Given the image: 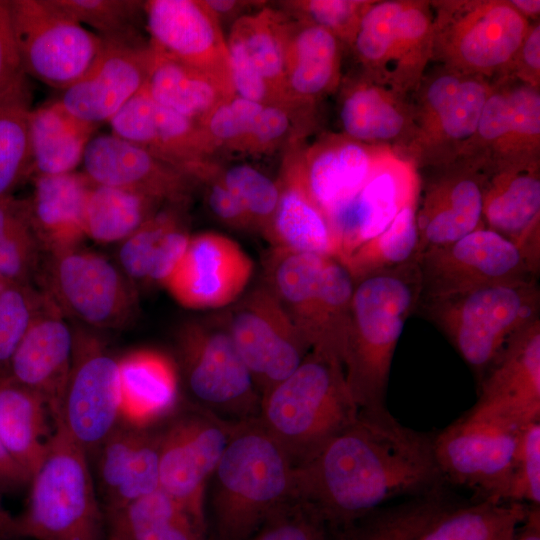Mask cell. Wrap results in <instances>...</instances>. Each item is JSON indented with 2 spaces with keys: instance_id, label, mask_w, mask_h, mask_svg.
I'll list each match as a JSON object with an SVG mask.
<instances>
[{
  "instance_id": "cell-17",
  "label": "cell",
  "mask_w": 540,
  "mask_h": 540,
  "mask_svg": "<svg viewBox=\"0 0 540 540\" xmlns=\"http://www.w3.org/2000/svg\"><path fill=\"white\" fill-rule=\"evenodd\" d=\"M224 316L261 398L293 373L311 350L264 283L230 305Z\"/></svg>"
},
{
  "instance_id": "cell-60",
  "label": "cell",
  "mask_w": 540,
  "mask_h": 540,
  "mask_svg": "<svg viewBox=\"0 0 540 540\" xmlns=\"http://www.w3.org/2000/svg\"><path fill=\"white\" fill-rule=\"evenodd\" d=\"M205 5L220 21L222 18H228L238 14L249 5L255 2L233 1V0H203Z\"/></svg>"
},
{
  "instance_id": "cell-26",
  "label": "cell",
  "mask_w": 540,
  "mask_h": 540,
  "mask_svg": "<svg viewBox=\"0 0 540 540\" xmlns=\"http://www.w3.org/2000/svg\"><path fill=\"white\" fill-rule=\"evenodd\" d=\"M144 15L152 47L211 76L235 94L227 40L203 0L145 1Z\"/></svg>"
},
{
  "instance_id": "cell-56",
  "label": "cell",
  "mask_w": 540,
  "mask_h": 540,
  "mask_svg": "<svg viewBox=\"0 0 540 540\" xmlns=\"http://www.w3.org/2000/svg\"><path fill=\"white\" fill-rule=\"evenodd\" d=\"M24 76L26 74L16 43L10 0H0V95Z\"/></svg>"
},
{
  "instance_id": "cell-10",
  "label": "cell",
  "mask_w": 540,
  "mask_h": 540,
  "mask_svg": "<svg viewBox=\"0 0 540 540\" xmlns=\"http://www.w3.org/2000/svg\"><path fill=\"white\" fill-rule=\"evenodd\" d=\"M432 59L466 75H508L530 25L507 0L431 1Z\"/></svg>"
},
{
  "instance_id": "cell-48",
  "label": "cell",
  "mask_w": 540,
  "mask_h": 540,
  "mask_svg": "<svg viewBox=\"0 0 540 540\" xmlns=\"http://www.w3.org/2000/svg\"><path fill=\"white\" fill-rule=\"evenodd\" d=\"M80 24L97 31L103 40L145 44L140 33L144 2L137 0H53Z\"/></svg>"
},
{
  "instance_id": "cell-47",
  "label": "cell",
  "mask_w": 540,
  "mask_h": 540,
  "mask_svg": "<svg viewBox=\"0 0 540 540\" xmlns=\"http://www.w3.org/2000/svg\"><path fill=\"white\" fill-rule=\"evenodd\" d=\"M42 254L23 199L0 198V282L34 285Z\"/></svg>"
},
{
  "instance_id": "cell-11",
  "label": "cell",
  "mask_w": 540,
  "mask_h": 540,
  "mask_svg": "<svg viewBox=\"0 0 540 540\" xmlns=\"http://www.w3.org/2000/svg\"><path fill=\"white\" fill-rule=\"evenodd\" d=\"M35 283L65 318L92 329H123L138 313L136 286L119 266L80 246L43 253Z\"/></svg>"
},
{
  "instance_id": "cell-39",
  "label": "cell",
  "mask_w": 540,
  "mask_h": 540,
  "mask_svg": "<svg viewBox=\"0 0 540 540\" xmlns=\"http://www.w3.org/2000/svg\"><path fill=\"white\" fill-rule=\"evenodd\" d=\"M49 418L54 419L41 395L6 374L0 376V437L30 478L40 465L57 426L51 427Z\"/></svg>"
},
{
  "instance_id": "cell-31",
  "label": "cell",
  "mask_w": 540,
  "mask_h": 540,
  "mask_svg": "<svg viewBox=\"0 0 540 540\" xmlns=\"http://www.w3.org/2000/svg\"><path fill=\"white\" fill-rule=\"evenodd\" d=\"M281 12L287 91L298 107L311 110L340 87L343 45L325 28Z\"/></svg>"
},
{
  "instance_id": "cell-13",
  "label": "cell",
  "mask_w": 540,
  "mask_h": 540,
  "mask_svg": "<svg viewBox=\"0 0 540 540\" xmlns=\"http://www.w3.org/2000/svg\"><path fill=\"white\" fill-rule=\"evenodd\" d=\"M431 1H373L352 42L361 71L410 97L432 59Z\"/></svg>"
},
{
  "instance_id": "cell-19",
  "label": "cell",
  "mask_w": 540,
  "mask_h": 540,
  "mask_svg": "<svg viewBox=\"0 0 540 540\" xmlns=\"http://www.w3.org/2000/svg\"><path fill=\"white\" fill-rule=\"evenodd\" d=\"M522 430L480 421L465 413L434 433L435 459L445 483L470 491L475 499L509 502Z\"/></svg>"
},
{
  "instance_id": "cell-27",
  "label": "cell",
  "mask_w": 540,
  "mask_h": 540,
  "mask_svg": "<svg viewBox=\"0 0 540 540\" xmlns=\"http://www.w3.org/2000/svg\"><path fill=\"white\" fill-rule=\"evenodd\" d=\"M103 40V39H102ZM151 62L147 44L103 40L91 66L57 102L74 117L99 126L145 85Z\"/></svg>"
},
{
  "instance_id": "cell-38",
  "label": "cell",
  "mask_w": 540,
  "mask_h": 540,
  "mask_svg": "<svg viewBox=\"0 0 540 540\" xmlns=\"http://www.w3.org/2000/svg\"><path fill=\"white\" fill-rule=\"evenodd\" d=\"M27 216L43 253L80 246L85 235V205L92 183L84 173L35 176Z\"/></svg>"
},
{
  "instance_id": "cell-7",
  "label": "cell",
  "mask_w": 540,
  "mask_h": 540,
  "mask_svg": "<svg viewBox=\"0 0 540 540\" xmlns=\"http://www.w3.org/2000/svg\"><path fill=\"white\" fill-rule=\"evenodd\" d=\"M420 305L480 382L508 344L540 319V290L537 277H530L485 285Z\"/></svg>"
},
{
  "instance_id": "cell-37",
  "label": "cell",
  "mask_w": 540,
  "mask_h": 540,
  "mask_svg": "<svg viewBox=\"0 0 540 540\" xmlns=\"http://www.w3.org/2000/svg\"><path fill=\"white\" fill-rule=\"evenodd\" d=\"M122 422L151 428L166 422L182 407L174 359L141 349L119 359Z\"/></svg>"
},
{
  "instance_id": "cell-59",
  "label": "cell",
  "mask_w": 540,
  "mask_h": 540,
  "mask_svg": "<svg viewBox=\"0 0 540 540\" xmlns=\"http://www.w3.org/2000/svg\"><path fill=\"white\" fill-rule=\"evenodd\" d=\"M540 505H530L525 521L518 529L514 540H540Z\"/></svg>"
},
{
  "instance_id": "cell-14",
  "label": "cell",
  "mask_w": 540,
  "mask_h": 540,
  "mask_svg": "<svg viewBox=\"0 0 540 540\" xmlns=\"http://www.w3.org/2000/svg\"><path fill=\"white\" fill-rule=\"evenodd\" d=\"M160 427L159 488L207 532L205 492L234 423L186 403Z\"/></svg>"
},
{
  "instance_id": "cell-50",
  "label": "cell",
  "mask_w": 540,
  "mask_h": 540,
  "mask_svg": "<svg viewBox=\"0 0 540 540\" xmlns=\"http://www.w3.org/2000/svg\"><path fill=\"white\" fill-rule=\"evenodd\" d=\"M218 175L238 199L256 232L266 237L279 199L277 181L246 163L220 166Z\"/></svg>"
},
{
  "instance_id": "cell-24",
  "label": "cell",
  "mask_w": 540,
  "mask_h": 540,
  "mask_svg": "<svg viewBox=\"0 0 540 540\" xmlns=\"http://www.w3.org/2000/svg\"><path fill=\"white\" fill-rule=\"evenodd\" d=\"M252 273V259L237 242L216 232H203L190 237L163 287L186 308L219 309L242 296Z\"/></svg>"
},
{
  "instance_id": "cell-16",
  "label": "cell",
  "mask_w": 540,
  "mask_h": 540,
  "mask_svg": "<svg viewBox=\"0 0 540 540\" xmlns=\"http://www.w3.org/2000/svg\"><path fill=\"white\" fill-rule=\"evenodd\" d=\"M70 373L57 422L89 460L122 422L119 359L90 330H73Z\"/></svg>"
},
{
  "instance_id": "cell-22",
  "label": "cell",
  "mask_w": 540,
  "mask_h": 540,
  "mask_svg": "<svg viewBox=\"0 0 540 540\" xmlns=\"http://www.w3.org/2000/svg\"><path fill=\"white\" fill-rule=\"evenodd\" d=\"M112 134L176 167L196 184L208 176L215 153L197 121L154 102L142 88L109 120Z\"/></svg>"
},
{
  "instance_id": "cell-2",
  "label": "cell",
  "mask_w": 540,
  "mask_h": 540,
  "mask_svg": "<svg viewBox=\"0 0 540 540\" xmlns=\"http://www.w3.org/2000/svg\"><path fill=\"white\" fill-rule=\"evenodd\" d=\"M293 466L258 418L234 423L210 479L208 540H247L292 501Z\"/></svg>"
},
{
  "instance_id": "cell-33",
  "label": "cell",
  "mask_w": 540,
  "mask_h": 540,
  "mask_svg": "<svg viewBox=\"0 0 540 540\" xmlns=\"http://www.w3.org/2000/svg\"><path fill=\"white\" fill-rule=\"evenodd\" d=\"M483 222L513 242L530 266L540 269V168L486 174Z\"/></svg>"
},
{
  "instance_id": "cell-3",
  "label": "cell",
  "mask_w": 540,
  "mask_h": 540,
  "mask_svg": "<svg viewBox=\"0 0 540 540\" xmlns=\"http://www.w3.org/2000/svg\"><path fill=\"white\" fill-rule=\"evenodd\" d=\"M421 296L418 261L354 282L342 364L359 410L386 408V389L395 348L404 323L420 305Z\"/></svg>"
},
{
  "instance_id": "cell-18",
  "label": "cell",
  "mask_w": 540,
  "mask_h": 540,
  "mask_svg": "<svg viewBox=\"0 0 540 540\" xmlns=\"http://www.w3.org/2000/svg\"><path fill=\"white\" fill-rule=\"evenodd\" d=\"M460 157L486 174L540 168V89L508 76L492 81L476 131Z\"/></svg>"
},
{
  "instance_id": "cell-36",
  "label": "cell",
  "mask_w": 540,
  "mask_h": 540,
  "mask_svg": "<svg viewBox=\"0 0 540 540\" xmlns=\"http://www.w3.org/2000/svg\"><path fill=\"white\" fill-rule=\"evenodd\" d=\"M279 177L278 204L265 238L273 247L315 253L338 260L327 217L311 196L301 167V145L289 146Z\"/></svg>"
},
{
  "instance_id": "cell-51",
  "label": "cell",
  "mask_w": 540,
  "mask_h": 540,
  "mask_svg": "<svg viewBox=\"0 0 540 540\" xmlns=\"http://www.w3.org/2000/svg\"><path fill=\"white\" fill-rule=\"evenodd\" d=\"M45 302L46 296L34 285L0 282V366L7 367Z\"/></svg>"
},
{
  "instance_id": "cell-6",
  "label": "cell",
  "mask_w": 540,
  "mask_h": 540,
  "mask_svg": "<svg viewBox=\"0 0 540 540\" xmlns=\"http://www.w3.org/2000/svg\"><path fill=\"white\" fill-rule=\"evenodd\" d=\"M15 517V538L106 540L105 515L86 452L58 423Z\"/></svg>"
},
{
  "instance_id": "cell-8",
  "label": "cell",
  "mask_w": 540,
  "mask_h": 540,
  "mask_svg": "<svg viewBox=\"0 0 540 540\" xmlns=\"http://www.w3.org/2000/svg\"><path fill=\"white\" fill-rule=\"evenodd\" d=\"M264 284L311 349L332 352L342 361L354 281L339 260L273 247L265 262Z\"/></svg>"
},
{
  "instance_id": "cell-58",
  "label": "cell",
  "mask_w": 540,
  "mask_h": 540,
  "mask_svg": "<svg viewBox=\"0 0 540 540\" xmlns=\"http://www.w3.org/2000/svg\"><path fill=\"white\" fill-rule=\"evenodd\" d=\"M29 481L30 477L10 455L0 437V488L15 489Z\"/></svg>"
},
{
  "instance_id": "cell-43",
  "label": "cell",
  "mask_w": 540,
  "mask_h": 540,
  "mask_svg": "<svg viewBox=\"0 0 540 540\" xmlns=\"http://www.w3.org/2000/svg\"><path fill=\"white\" fill-rule=\"evenodd\" d=\"M31 103L28 76L0 95V198L32 177Z\"/></svg>"
},
{
  "instance_id": "cell-4",
  "label": "cell",
  "mask_w": 540,
  "mask_h": 540,
  "mask_svg": "<svg viewBox=\"0 0 540 540\" xmlns=\"http://www.w3.org/2000/svg\"><path fill=\"white\" fill-rule=\"evenodd\" d=\"M358 415L341 359L311 349L293 373L262 396L258 420L295 467Z\"/></svg>"
},
{
  "instance_id": "cell-34",
  "label": "cell",
  "mask_w": 540,
  "mask_h": 540,
  "mask_svg": "<svg viewBox=\"0 0 540 540\" xmlns=\"http://www.w3.org/2000/svg\"><path fill=\"white\" fill-rule=\"evenodd\" d=\"M293 118V110L233 95L220 101L198 123L215 152L257 156L296 143Z\"/></svg>"
},
{
  "instance_id": "cell-21",
  "label": "cell",
  "mask_w": 540,
  "mask_h": 540,
  "mask_svg": "<svg viewBox=\"0 0 540 540\" xmlns=\"http://www.w3.org/2000/svg\"><path fill=\"white\" fill-rule=\"evenodd\" d=\"M421 174L416 165L393 148L383 146L358 190L328 216L338 260L382 233L399 211L418 198Z\"/></svg>"
},
{
  "instance_id": "cell-62",
  "label": "cell",
  "mask_w": 540,
  "mask_h": 540,
  "mask_svg": "<svg viewBox=\"0 0 540 540\" xmlns=\"http://www.w3.org/2000/svg\"><path fill=\"white\" fill-rule=\"evenodd\" d=\"M15 517L11 516L0 501V540L15 538Z\"/></svg>"
},
{
  "instance_id": "cell-52",
  "label": "cell",
  "mask_w": 540,
  "mask_h": 540,
  "mask_svg": "<svg viewBox=\"0 0 540 540\" xmlns=\"http://www.w3.org/2000/svg\"><path fill=\"white\" fill-rule=\"evenodd\" d=\"M281 4L283 12L330 31L343 46L351 47L370 0H298Z\"/></svg>"
},
{
  "instance_id": "cell-44",
  "label": "cell",
  "mask_w": 540,
  "mask_h": 540,
  "mask_svg": "<svg viewBox=\"0 0 540 540\" xmlns=\"http://www.w3.org/2000/svg\"><path fill=\"white\" fill-rule=\"evenodd\" d=\"M163 206L138 192L92 184L85 205V235L101 244L120 243Z\"/></svg>"
},
{
  "instance_id": "cell-29",
  "label": "cell",
  "mask_w": 540,
  "mask_h": 540,
  "mask_svg": "<svg viewBox=\"0 0 540 540\" xmlns=\"http://www.w3.org/2000/svg\"><path fill=\"white\" fill-rule=\"evenodd\" d=\"M159 444L158 426L141 428L125 422L102 443L91 461L104 512L124 507L159 488Z\"/></svg>"
},
{
  "instance_id": "cell-30",
  "label": "cell",
  "mask_w": 540,
  "mask_h": 540,
  "mask_svg": "<svg viewBox=\"0 0 540 540\" xmlns=\"http://www.w3.org/2000/svg\"><path fill=\"white\" fill-rule=\"evenodd\" d=\"M73 343V330L46 296L7 365L6 375L41 395L56 422L71 369Z\"/></svg>"
},
{
  "instance_id": "cell-15",
  "label": "cell",
  "mask_w": 540,
  "mask_h": 540,
  "mask_svg": "<svg viewBox=\"0 0 540 540\" xmlns=\"http://www.w3.org/2000/svg\"><path fill=\"white\" fill-rule=\"evenodd\" d=\"M16 43L26 76L65 90L93 63L102 38L53 0H10Z\"/></svg>"
},
{
  "instance_id": "cell-46",
  "label": "cell",
  "mask_w": 540,
  "mask_h": 540,
  "mask_svg": "<svg viewBox=\"0 0 540 540\" xmlns=\"http://www.w3.org/2000/svg\"><path fill=\"white\" fill-rule=\"evenodd\" d=\"M418 198L407 203L379 235L359 246L343 265L354 282L371 274L418 261Z\"/></svg>"
},
{
  "instance_id": "cell-1",
  "label": "cell",
  "mask_w": 540,
  "mask_h": 540,
  "mask_svg": "<svg viewBox=\"0 0 540 540\" xmlns=\"http://www.w3.org/2000/svg\"><path fill=\"white\" fill-rule=\"evenodd\" d=\"M434 433L404 426L387 410L358 418L314 456L292 469V500L340 529L396 499L446 485Z\"/></svg>"
},
{
  "instance_id": "cell-49",
  "label": "cell",
  "mask_w": 540,
  "mask_h": 540,
  "mask_svg": "<svg viewBox=\"0 0 540 540\" xmlns=\"http://www.w3.org/2000/svg\"><path fill=\"white\" fill-rule=\"evenodd\" d=\"M186 207L171 204L163 206L120 242L118 266L135 286L146 284L150 266L167 235L185 223Z\"/></svg>"
},
{
  "instance_id": "cell-12",
  "label": "cell",
  "mask_w": 540,
  "mask_h": 540,
  "mask_svg": "<svg viewBox=\"0 0 540 540\" xmlns=\"http://www.w3.org/2000/svg\"><path fill=\"white\" fill-rule=\"evenodd\" d=\"M492 82L437 65L413 93V132L399 153L418 170L454 162L472 139Z\"/></svg>"
},
{
  "instance_id": "cell-25",
  "label": "cell",
  "mask_w": 540,
  "mask_h": 540,
  "mask_svg": "<svg viewBox=\"0 0 540 540\" xmlns=\"http://www.w3.org/2000/svg\"><path fill=\"white\" fill-rule=\"evenodd\" d=\"M479 389L471 418L514 430L540 421V319L508 344Z\"/></svg>"
},
{
  "instance_id": "cell-20",
  "label": "cell",
  "mask_w": 540,
  "mask_h": 540,
  "mask_svg": "<svg viewBox=\"0 0 540 540\" xmlns=\"http://www.w3.org/2000/svg\"><path fill=\"white\" fill-rule=\"evenodd\" d=\"M418 262L422 277L420 303L538 276L513 242L486 227L426 251Z\"/></svg>"
},
{
  "instance_id": "cell-45",
  "label": "cell",
  "mask_w": 540,
  "mask_h": 540,
  "mask_svg": "<svg viewBox=\"0 0 540 540\" xmlns=\"http://www.w3.org/2000/svg\"><path fill=\"white\" fill-rule=\"evenodd\" d=\"M281 22V11L264 8L238 17L229 37L239 44L250 65L282 104L294 111L302 108L291 100L286 87Z\"/></svg>"
},
{
  "instance_id": "cell-23",
  "label": "cell",
  "mask_w": 540,
  "mask_h": 540,
  "mask_svg": "<svg viewBox=\"0 0 540 540\" xmlns=\"http://www.w3.org/2000/svg\"><path fill=\"white\" fill-rule=\"evenodd\" d=\"M429 170L425 180L421 178L416 208L418 260L428 250L485 227L482 208L486 173L462 157Z\"/></svg>"
},
{
  "instance_id": "cell-42",
  "label": "cell",
  "mask_w": 540,
  "mask_h": 540,
  "mask_svg": "<svg viewBox=\"0 0 540 540\" xmlns=\"http://www.w3.org/2000/svg\"><path fill=\"white\" fill-rule=\"evenodd\" d=\"M104 515L106 540H208L207 532L160 488Z\"/></svg>"
},
{
  "instance_id": "cell-53",
  "label": "cell",
  "mask_w": 540,
  "mask_h": 540,
  "mask_svg": "<svg viewBox=\"0 0 540 540\" xmlns=\"http://www.w3.org/2000/svg\"><path fill=\"white\" fill-rule=\"evenodd\" d=\"M329 527L308 505L292 500L247 540H327Z\"/></svg>"
},
{
  "instance_id": "cell-35",
  "label": "cell",
  "mask_w": 540,
  "mask_h": 540,
  "mask_svg": "<svg viewBox=\"0 0 540 540\" xmlns=\"http://www.w3.org/2000/svg\"><path fill=\"white\" fill-rule=\"evenodd\" d=\"M383 146L356 141L341 133H324L300 148L308 190L328 216L362 185Z\"/></svg>"
},
{
  "instance_id": "cell-32",
  "label": "cell",
  "mask_w": 540,
  "mask_h": 540,
  "mask_svg": "<svg viewBox=\"0 0 540 540\" xmlns=\"http://www.w3.org/2000/svg\"><path fill=\"white\" fill-rule=\"evenodd\" d=\"M339 119L346 136L401 153L413 132L412 100L360 70L341 81Z\"/></svg>"
},
{
  "instance_id": "cell-5",
  "label": "cell",
  "mask_w": 540,
  "mask_h": 540,
  "mask_svg": "<svg viewBox=\"0 0 540 540\" xmlns=\"http://www.w3.org/2000/svg\"><path fill=\"white\" fill-rule=\"evenodd\" d=\"M529 508L464 497L446 484L333 530L342 540H514Z\"/></svg>"
},
{
  "instance_id": "cell-63",
  "label": "cell",
  "mask_w": 540,
  "mask_h": 540,
  "mask_svg": "<svg viewBox=\"0 0 540 540\" xmlns=\"http://www.w3.org/2000/svg\"><path fill=\"white\" fill-rule=\"evenodd\" d=\"M327 540H342L339 535L334 531L329 529V534Z\"/></svg>"
},
{
  "instance_id": "cell-41",
  "label": "cell",
  "mask_w": 540,
  "mask_h": 540,
  "mask_svg": "<svg viewBox=\"0 0 540 540\" xmlns=\"http://www.w3.org/2000/svg\"><path fill=\"white\" fill-rule=\"evenodd\" d=\"M149 46L151 62L143 88L160 106L199 122L220 101L235 95L211 76Z\"/></svg>"
},
{
  "instance_id": "cell-9",
  "label": "cell",
  "mask_w": 540,
  "mask_h": 540,
  "mask_svg": "<svg viewBox=\"0 0 540 540\" xmlns=\"http://www.w3.org/2000/svg\"><path fill=\"white\" fill-rule=\"evenodd\" d=\"M174 361L187 404L230 423L258 418L261 396L224 313L184 322L175 334Z\"/></svg>"
},
{
  "instance_id": "cell-57",
  "label": "cell",
  "mask_w": 540,
  "mask_h": 540,
  "mask_svg": "<svg viewBox=\"0 0 540 540\" xmlns=\"http://www.w3.org/2000/svg\"><path fill=\"white\" fill-rule=\"evenodd\" d=\"M515 78L540 89V22L531 21L508 72Z\"/></svg>"
},
{
  "instance_id": "cell-55",
  "label": "cell",
  "mask_w": 540,
  "mask_h": 540,
  "mask_svg": "<svg viewBox=\"0 0 540 540\" xmlns=\"http://www.w3.org/2000/svg\"><path fill=\"white\" fill-rule=\"evenodd\" d=\"M218 171L219 168L210 179L202 184L205 189L204 196L208 209L218 221L232 229L256 232L250 217L238 199L221 181Z\"/></svg>"
},
{
  "instance_id": "cell-54",
  "label": "cell",
  "mask_w": 540,
  "mask_h": 540,
  "mask_svg": "<svg viewBox=\"0 0 540 540\" xmlns=\"http://www.w3.org/2000/svg\"><path fill=\"white\" fill-rule=\"evenodd\" d=\"M508 501L540 505V421L520 433Z\"/></svg>"
},
{
  "instance_id": "cell-61",
  "label": "cell",
  "mask_w": 540,
  "mask_h": 540,
  "mask_svg": "<svg viewBox=\"0 0 540 540\" xmlns=\"http://www.w3.org/2000/svg\"><path fill=\"white\" fill-rule=\"evenodd\" d=\"M511 5L528 21L539 20V0H510Z\"/></svg>"
},
{
  "instance_id": "cell-28",
  "label": "cell",
  "mask_w": 540,
  "mask_h": 540,
  "mask_svg": "<svg viewBox=\"0 0 540 540\" xmlns=\"http://www.w3.org/2000/svg\"><path fill=\"white\" fill-rule=\"evenodd\" d=\"M82 164L92 184L138 192L165 205L187 206L196 185L176 167L112 133L89 141Z\"/></svg>"
},
{
  "instance_id": "cell-40",
  "label": "cell",
  "mask_w": 540,
  "mask_h": 540,
  "mask_svg": "<svg viewBox=\"0 0 540 540\" xmlns=\"http://www.w3.org/2000/svg\"><path fill=\"white\" fill-rule=\"evenodd\" d=\"M98 126L67 112L57 101L32 108V177L74 172Z\"/></svg>"
}]
</instances>
